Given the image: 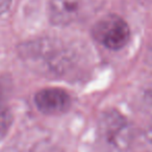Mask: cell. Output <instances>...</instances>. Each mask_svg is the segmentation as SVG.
<instances>
[{
	"mask_svg": "<svg viewBox=\"0 0 152 152\" xmlns=\"http://www.w3.org/2000/svg\"><path fill=\"white\" fill-rule=\"evenodd\" d=\"M12 122V116L10 110L4 105L0 106V137L7 132Z\"/></svg>",
	"mask_w": 152,
	"mask_h": 152,
	"instance_id": "5b68a950",
	"label": "cell"
},
{
	"mask_svg": "<svg viewBox=\"0 0 152 152\" xmlns=\"http://www.w3.org/2000/svg\"><path fill=\"white\" fill-rule=\"evenodd\" d=\"M12 0H0V16L4 14L10 9Z\"/></svg>",
	"mask_w": 152,
	"mask_h": 152,
	"instance_id": "8992f818",
	"label": "cell"
},
{
	"mask_svg": "<svg viewBox=\"0 0 152 152\" xmlns=\"http://www.w3.org/2000/svg\"><path fill=\"white\" fill-rule=\"evenodd\" d=\"M80 10V0H49V16L55 25H69Z\"/></svg>",
	"mask_w": 152,
	"mask_h": 152,
	"instance_id": "277c9868",
	"label": "cell"
},
{
	"mask_svg": "<svg viewBox=\"0 0 152 152\" xmlns=\"http://www.w3.org/2000/svg\"><path fill=\"white\" fill-rule=\"evenodd\" d=\"M34 104L42 114L49 116L65 114L71 106V97L69 93L59 88H46L37 92L34 95Z\"/></svg>",
	"mask_w": 152,
	"mask_h": 152,
	"instance_id": "3957f363",
	"label": "cell"
},
{
	"mask_svg": "<svg viewBox=\"0 0 152 152\" xmlns=\"http://www.w3.org/2000/svg\"><path fill=\"white\" fill-rule=\"evenodd\" d=\"M95 39L110 50H120L130 39L129 26L121 17L108 15L100 19L93 28Z\"/></svg>",
	"mask_w": 152,
	"mask_h": 152,
	"instance_id": "6da1fadb",
	"label": "cell"
},
{
	"mask_svg": "<svg viewBox=\"0 0 152 152\" xmlns=\"http://www.w3.org/2000/svg\"><path fill=\"white\" fill-rule=\"evenodd\" d=\"M100 130L104 140L116 149L125 150L130 145V125L120 113L114 110L106 112L100 121Z\"/></svg>",
	"mask_w": 152,
	"mask_h": 152,
	"instance_id": "7a4b0ae2",
	"label": "cell"
},
{
	"mask_svg": "<svg viewBox=\"0 0 152 152\" xmlns=\"http://www.w3.org/2000/svg\"><path fill=\"white\" fill-rule=\"evenodd\" d=\"M146 139H147L148 143L152 146V123L149 125V127L147 128V131H146Z\"/></svg>",
	"mask_w": 152,
	"mask_h": 152,
	"instance_id": "52a82bcc",
	"label": "cell"
}]
</instances>
